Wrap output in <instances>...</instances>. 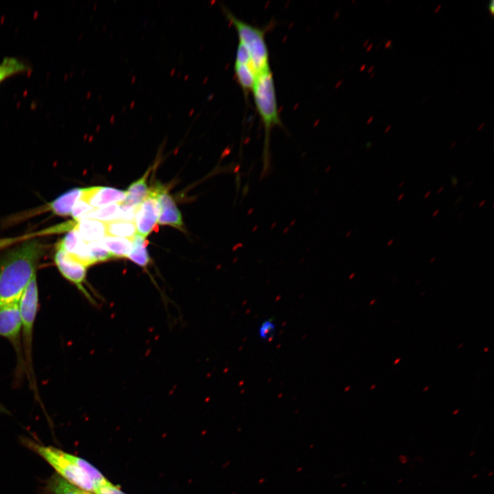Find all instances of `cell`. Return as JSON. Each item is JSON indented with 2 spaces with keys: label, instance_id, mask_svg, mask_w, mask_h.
I'll return each instance as SVG.
<instances>
[{
  "label": "cell",
  "instance_id": "11",
  "mask_svg": "<svg viewBox=\"0 0 494 494\" xmlns=\"http://www.w3.org/2000/svg\"><path fill=\"white\" fill-rule=\"evenodd\" d=\"M85 243L101 240L105 235L106 223L93 219H82L75 222L73 228Z\"/></svg>",
  "mask_w": 494,
  "mask_h": 494
},
{
  "label": "cell",
  "instance_id": "20",
  "mask_svg": "<svg viewBox=\"0 0 494 494\" xmlns=\"http://www.w3.org/2000/svg\"><path fill=\"white\" fill-rule=\"evenodd\" d=\"M69 458L93 481L95 486L106 485L110 482L93 465L85 460L68 454Z\"/></svg>",
  "mask_w": 494,
  "mask_h": 494
},
{
  "label": "cell",
  "instance_id": "32",
  "mask_svg": "<svg viewBox=\"0 0 494 494\" xmlns=\"http://www.w3.org/2000/svg\"><path fill=\"white\" fill-rule=\"evenodd\" d=\"M404 193H401L397 198V201H400L404 197Z\"/></svg>",
  "mask_w": 494,
  "mask_h": 494
},
{
  "label": "cell",
  "instance_id": "12",
  "mask_svg": "<svg viewBox=\"0 0 494 494\" xmlns=\"http://www.w3.org/2000/svg\"><path fill=\"white\" fill-rule=\"evenodd\" d=\"M82 188H73L62 193L47 204L46 208L60 216L71 215L72 209L80 199Z\"/></svg>",
  "mask_w": 494,
  "mask_h": 494
},
{
  "label": "cell",
  "instance_id": "18",
  "mask_svg": "<svg viewBox=\"0 0 494 494\" xmlns=\"http://www.w3.org/2000/svg\"><path fill=\"white\" fill-rule=\"evenodd\" d=\"M147 244L148 241L137 234L132 239V248L128 258L141 267L147 266L150 261Z\"/></svg>",
  "mask_w": 494,
  "mask_h": 494
},
{
  "label": "cell",
  "instance_id": "8",
  "mask_svg": "<svg viewBox=\"0 0 494 494\" xmlns=\"http://www.w3.org/2000/svg\"><path fill=\"white\" fill-rule=\"evenodd\" d=\"M160 205L155 187L150 189L148 197L137 206L134 216L137 234L145 238L158 223Z\"/></svg>",
  "mask_w": 494,
  "mask_h": 494
},
{
  "label": "cell",
  "instance_id": "3",
  "mask_svg": "<svg viewBox=\"0 0 494 494\" xmlns=\"http://www.w3.org/2000/svg\"><path fill=\"white\" fill-rule=\"evenodd\" d=\"M38 290L35 275L19 301L21 319V343L26 374L32 388L37 391L33 368L32 347L34 322L38 309Z\"/></svg>",
  "mask_w": 494,
  "mask_h": 494
},
{
  "label": "cell",
  "instance_id": "39",
  "mask_svg": "<svg viewBox=\"0 0 494 494\" xmlns=\"http://www.w3.org/2000/svg\"><path fill=\"white\" fill-rule=\"evenodd\" d=\"M484 123L480 124L479 125V126L478 127V130H480L484 127Z\"/></svg>",
  "mask_w": 494,
  "mask_h": 494
},
{
  "label": "cell",
  "instance_id": "37",
  "mask_svg": "<svg viewBox=\"0 0 494 494\" xmlns=\"http://www.w3.org/2000/svg\"><path fill=\"white\" fill-rule=\"evenodd\" d=\"M393 242H394V239H390V240L388 242V243H387V246H391Z\"/></svg>",
  "mask_w": 494,
  "mask_h": 494
},
{
  "label": "cell",
  "instance_id": "50",
  "mask_svg": "<svg viewBox=\"0 0 494 494\" xmlns=\"http://www.w3.org/2000/svg\"><path fill=\"white\" fill-rule=\"evenodd\" d=\"M3 80H4V79L0 78V83H1L2 81H3Z\"/></svg>",
  "mask_w": 494,
  "mask_h": 494
},
{
  "label": "cell",
  "instance_id": "2",
  "mask_svg": "<svg viewBox=\"0 0 494 494\" xmlns=\"http://www.w3.org/2000/svg\"><path fill=\"white\" fill-rule=\"evenodd\" d=\"M255 106L264 128V148L263 154V176L270 168L269 141L271 129L281 125L275 86L271 69L259 73L252 88Z\"/></svg>",
  "mask_w": 494,
  "mask_h": 494
},
{
  "label": "cell",
  "instance_id": "15",
  "mask_svg": "<svg viewBox=\"0 0 494 494\" xmlns=\"http://www.w3.org/2000/svg\"><path fill=\"white\" fill-rule=\"evenodd\" d=\"M106 233L108 235L132 240L137 229L134 222L116 220L106 222Z\"/></svg>",
  "mask_w": 494,
  "mask_h": 494
},
{
  "label": "cell",
  "instance_id": "7",
  "mask_svg": "<svg viewBox=\"0 0 494 494\" xmlns=\"http://www.w3.org/2000/svg\"><path fill=\"white\" fill-rule=\"evenodd\" d=\"M54 261L61 274L75 285L91 303L95 304L94 298L84 286L87 267L59 248H56Z\"/></svg>",
  "mask_w": 494,
  "mask_h": 494
},
{
  "label": "cell",
  "instance_id": "23",
  "mask_svg": "<svg viewBox=\"0 0 494 494\" xmlns=\"http://www.w3.org/2000/svg\"><path fill=\"white\" fill-rule=\"evenodd\" d=\"M276 324L271 319L263 320L259 325L257 335L263 341H269L276 332Z\"/></svg>",
  "mask_w": 494,
  "mask_h": 494
},
{
  "label": "cell",
  "instance_id": "30",
  "mask_svg": "<svg viewBox=\"0 0 494 494\" xmlns=\"http://www.w3.org/2000/svg\"><path fill=\"white\" fill-rule=\"evenodd\" d=\"M430 194H431V191H427V192L425 193V194L424 195L423 198H424V199L427 198L430 196Z\"/></svg>",
  "mask_w": 494,
  "mask_h": 494
},
{
  "label": "cell",
  "instance_id": "21",
  "mask_svg": "<svg viewBox=\"0 0 494 494\" xmlns=\"http://www.w3.org/2000/svg\"><path fill=\"white\" fill-rule=\"evenodd\" d=\"M29 67L14 58H5L0 64V78L4 80L15 74L27 72Z\"/></svg>",
  "mask_w": 494,
  "mask_h": 494
},
{
  "label": "cell",
  "instance_id": "40",
  "mask_svg": "<svg viewBox=\"0 0 494 494\" xmlns=\"http://www.w3.org/2000/svg\"><path fill=\"white\" fill-rule=\"evenodd\" d=\"M443 189H444V186H441V187L437 190V193H441Z\"/></svg>",
  "mask_w": 494,
  "mask_h": 494
},
{
  "label": "cell",
  "instance_id": "31",
  "mask_svg": "<svg viewBox=\"0 0 494 494\" xmlns=\"http://www.w3.org/2000/svg\"><path fill=\"white\" fill-rule=\"evenodd\" d=\"M391 43H392L391 40H388L385 44V47L388 48L389 46H390Z\"/></svg>",
  "mask_w": 494,
  "mask_h": 494
},
{
  "label": "cell",
  "instance_id": "9",
  "mask_svg": "<svg viewBox=\"0 0 494 494\" xmlns=\"http://www.w3.org/2000/svg\"><path fill=\"white\" fill-rule=\"evenodd\" d=\"M126 191L108 187L82 188L80 199L94 208H100L111 204H120L126 198Z\"/></svg>",
  "mask_w": 494,
  "mask_h": 494
},
{
  "label": "cell",
  "instance_id": "38",
  "mask_svg": "<svg viewBox=\"0 0 494 494\" xmlns=\"http://www.w3.org/2000/svg\"><path fill=\"white\" fill-rule=\"evenodd\" d=\"M373 45V43H370L369 45H368V47L366 48V51H369L370 50V49L372 48Z\"/></svg>",
  "mask_w": 494,
  "mask_h": 494
},
{
  "label": "cell",
  "instance_id": "10",
  "mask_svg": "<svg viewBox=\"0 0 494 494\" xmlns=\"http://www.w3.org/2000/svg\"><path fill=\"white\" fill-rule=\"evenodd\" d=\"M160 205L158 223L181 228L183 226L181 213L174 199L163 187H154Z\"/></svg>",
  "mask_w": 494,
  "mask_h": 494
},
{
  "label": "cell",
  "instance_id": "19",
  "mask_svg": "<svg viewBox=\"0 0 494 494\" xmlns=\"http://www.w3.org/2000/svg\"><path fill=\"white\" fill-rule=\"evenodd\" d=\"M120 213L119 204L115 203L100 208H95L86 214L82 219H93L105 223L119 220Z\"/></svg>",
  "mask_w": 494,
  "mask_h": 494
},
{
  "label": "cell",
  "instance_id": "16",
  "mask_svg": "<svg viewBox=\"0 0 494 494\" xmlns=\"http://www.w3.org/2000/svg\"><path fill=\"white\" fill-rule=\"evenodd\" d=\"M234 70L237 81L245 93L252 91L257 73L250 64L235 62Z\"/></svg>",
  "mask_w": 494,
  "mask_h": 494
},
{
  "label": "cell",
  "instance_id": "4",
  "mask_svg": "<svg viewBox=\"0 0 494 494\" xmlns=\"http://www.w3.org/2000/svg\"><path fill=\"white\" fill-rule=\"evenodd\" d=\"M223 10L226 18L235 28L239 42L248 50L251 64L257 75L270 69L269 52L265 39V30L237 17L226 8H223Z\"/></svg>",
  "mask_w": 494,
  "mask_h": 494
},
{
  "label": "cell",
  "instance_id": "25",
  "mask_svg": "<svg viewBox=\"0 0 494 494\" xmlns=\"http://www.w3.org/2000/svg\"><path fill=\"white\" fill-rule=\"evenodd\" d=\"M235 62L250 64L252 65L250 56L248 50L243 44L239 42L238 43L236 49Z\"/></svg>",
  "mask_w": 494,
  "mask_h": 494
},
{
  "label": "cell",
  "instance_id": "45",
  "mask_svg": "<svg viewBox=\"0 0 494 494\" xmlns=\"http://www.w3.org/2000/svg\"><path fill=\"white\" fill-rule=\"evenodd\" d=\"M435 259H436V257H432L431 259L430 260V263H433V261H434Z\"/></svg>",
  "mask_w": 494,
  "mask_h": 494
},
{
  "label": "cell",
  "instance_id": "47",
  "mask_svg": "<svg viewBox=\"0 0 494 494\" xmlns=\"http://www.w3.org/2000/svg\"><path fill=\"white\" fill-rule=\"evenodd\" d=\"M365 67H366V64H364L361 67V68H360L361 71L364 70L365 69Z\"/></svg>",
  "mask_w": 494,
  "mask_h": 494
},
{
  "label": "cell",
  "instance_id": "29",
  "mask_svg": "<svg viewBox=\"0 0 494 494\" xmlns=\"http://www.w3.org/2000/svg\"><path fill=\"white\" fill-rule=\"evenodd\" d=\"M373 119H374V116H373V115L370 116V117L368 119V120H367V121H366V124H370V123L373 121Z\"/></svg>",
  "mask_w": 494,
  "mask_h": 494
},
{
  "label": "cell",
  "instance_id": "5",
  "mask_svg": "<svg viewBox=\"0 0 494 494\" xmlns=\"http://www.w3.org/2000/svg\"><path fill=\"white\" fill-rule=\"evenodd\" d=\"M29 447L43 458L69 483L88 492L93 493L95 485L88 475L75 464L68 453L51 446L27 441Z\"/></svg>",
  "mask_w": 494,
  "mask_h": 494
},
{
  "label": "cell",
  "instance_id": "1",
  "mask_svg": "<svg viewBox=\"0 0 494 494\" xmlns=\"http://www.w3.org/2000/svg\"><path fill=\"white\" fill-rule=\"evenodd\" d=\"M46 246L37 239L25 241L0 259V307L19 303L32 278Z\"/></svg>",
  "mask_w": 494,
  "mask_h": 494
},
{
  "label": "cell",
  "instance_id": "33",
  "mask_svg": "<svg viewBox=\"0 0 494 494\" xmlns=\"http://www.w3.org/2000/svg\"><path fill=\"white\" fill-rule=\"evenodd\" d=\"M486 200H483L482 201H481V202L479 203L478 207H482L486 203Z\"/></svg>",
  "mask_w": 494,
  "mask_h": 494
},
{
  "label": "cell",
  "instance_id": "48",
  "mask_svg": "<svg viewBox=\"0 0 494 494\" xmlns=\"http://www.w3.org/2000/svg\"><path fill=\"white\" fill-rule=\"evenodd\" d=\"M375 73L374 72V73H373L370 75V78H373V77L375 76Z\"/></svg>",
  "mask_w": 494,
  "mask_h": 494
},
{
  "label": "cell",
  "instance_id": "17",
  "mask_svg": "<svg viewBox=\"0 0 494 494\" xmlns=\"http://www.w3.org/2000/svg\"><path fill=\"white\" fill-rule=\"evenodd\" d=\"M47 489L54 494H92L69 483L57 474L49 479Z\"/></svg>",
  "mask_w": 494,
  "mask_h": 494
},
{
  "label": "cell",
  "instance_id": "24",
  "mask_svg": "<svg viewBox=\"0 0 494 494\" xmlns=\"http://www.w3.org/2000/svg\"><path fill=\"white\" fill-rule=\"evenodd\" d=\"M95 209V208L91 207L85 201L79 199L73 206L71 215L75 222H78L81 220L86 214Z\"/></svg>",
  "mask_w": 494,
  "mask_h": 494
},
{
  "label": "cell",
  "instance_id": "6",
  "mask_svg": "<svg viewBox=\"0 0 494 494\" xmlns=\"http://www.w3.org/2000/svg\"><path fill=\"white\" fill-rule=\"evenodd\" d=\"M0 336L6 338L16 355V376L26 373L21 343V319L19 303L0 307Z\"/></svg>",
  "mask_w": 494,
  "mask_h": 494
},
{
  "label": "cell",
  "instance_id": "49",
  "mask_svg": "<svg viewBox=\"0 0 494 494\" xmlns=\"http://www.w3.org/2000/svg\"><path fill=\"white\" fill-rule=\"evenodd\" d=\"M473 183V181H471V183L468 185V187H469Z\"/></svg>",
  "mask_w": 494,
  "mask_h": 494
},
{
  "label": "cell",
  "instance_id": "22",
  "mask_svg": "<svg viewBox=\"0 0 494 494\" xmlns=\"http://www.w3.org/2000/svg\"><path fill=\"white\" fill-rule=\"evenodd\" d=\"M86 244L93 264L113 258L99 241L86 243Z\"/></svg>",
  "mask_w": 494,
  "mask_h": 494
},
{
  "label": "cell",
  "instance_id": "28",
  "mask_svg": "<svg viewBox=\"0 0 494 494\" xmlns=\"http://www.w3.org/2000/svg\"><path fill=\"white\" fill-rule=\"evenodd\" d=\"M451 183L453 187H455L458 183V178L456 176H452L451 177Z\"/></svg>",
  "mask_w": 494,
  "mask_h": 494
},
{
  "label": "cell",
  "instance_id": "26",
  "mask_svg": "<svg viewBox=\"0 0 494 494\" xmlns=\"http://www.w3.org/2000/svg\"><path fill=\"white\" fill-rule=\"evenodd\" d=\"M95 494H126L120 489L110 482L102 486H96Z\"/></svg>",
  "mask_w": 494,
  "mask_h": 494
},
{
  "label": "cell",
  "instance_id": "42",
  "mask_svg": "<svg viewBox=\"0 0 494 494\" xmlns=\"http://www.w3.org/2000/svg\"><path fill=\"white\" fill-rule=\"evenodd\" d=\"M441 8V4L438 5L437 8L435 9L434 12H437Z\"/></svg>",
  "mask_w": 494,
  "mask_h": 494
},
{
  "label": "cell",
  "instance_id": "14",
  "mask_svg": "<svg viewBox=\"0 0 494 494\" xmlns=\"http://www.w3.org/2000/svg\"><path fill=\"white\" fill-rule=\"evenodd\" d=\"M99 242L113 258L128 257L132 248V240L105 235Z\"/></svg>",
  "mask_w": 494,
  "mask_h": 494
},
{
  "label": "cell",
  "instance_id": "35",
  "mask_svg": "<svg viewBox=\"0 0 494 494\" xmlns=\"http://www.w3.org/2000/svg\"><path fill=\"white\" fill-rule=\"evenodd\" d=\"M391 126H392L391 125H388V126L386 127V128L385 129L384 132H385V133L388 132L390 130Z\"/></svg>",
  "mask_w": 494,
  "mask_h": 494
},
{
  "label": "cell",
  "instance_id": "36",
  "mask_svg": "<svg viewBox=\"0 0 494 494\" xmlns=\"http://www.w3.org/2000/svg\"><path fill=\"white\" fill-rule=\"evenodd\" d=\"M463 197H459L458 200L455 202L454 205H456L458 203H459L462 200Z\"/></svg>",
  "mask_w": 494,
  "mask_h": 494
},
{
  "label": "cell",
  "instance_id": "13",
  "mask_svg": "<svg viewBox=\"0 0 494 494\" xmlns=\"http://www.w3.org/2000/svg\"><path fill=\"white\" fill-rule=\"evenodd\" d=\"M149 171L139 179L132 183L126 191V198L120 204L137 207L148 196L150 188L148 185V177Z\"/></svg>",
  "mask_w": 494,
  "mask_h": 494
},
{
  "label": "cell",
  "instance_id": "34",
  "mask_svg": "<svg viewBox=\"0 0 494 494\" xmlns=\"http://www.w3.org/2000/svg\"><path fill=\"white\" fill-rule=\"evenodd\" d=\"M439 212H440V210H439V209L435 210V211L432 213V216H433V217L436 216V215L439 213Z\"/></svg>",
  "mask_w": 494,
  "mask_h": 494
},
{
  "label": "cell",
  "instance_id": "46",
  "mask_svg": "<svg viewBox=\"0 0 494 494\" xmlns=\"http://www.w3.org/2000/svg\"><path fill=\"white\" fill-rule=\"evenodd\" d=\"M403 184H404V181H401V183L399 185L398 187H399V188L402 187V186L403 185Z\"/></svg>",
  "mask_w": 494,
  "mask_h": 494
},
{
  "label": "cell",
  "instance_id": "44",
  "mask_svg": "<svg viewBox=\"0 0 494 494\" xmlns=\"http://www.w3.org/2000/svg\"><path fill=\"white\" fill-rule=\"evenodd\" d=\"M368 43H369V39L366 40V41L364 42L363 46H364V47L366 46Z\"/></svg>",
  "mask_w": 494,
  "mask_h": 494
},
{
  "label": "cell",
  "instance_id": "41",
  "mask_svg": "<svg viewBox=\"0 0 494 494\" xmlns=\"http://www.w3.org/2000/svg\"><path fill=\"white\" fill-rule=\"evenodd\" d=\"M373 69H374V65H371L368 69V73H370L373 70Z\"/></svg>",
  "mask_w": 494,
  "mask_h": 494
},
{
  "label": "cell",
  "instance_id": "27",
  "mask_svg": "<svg viewBox=\"0 0 494 494\" xmlns=\"http://www.w3.org/2000/svg\"><path fill=\"white\" fill-rule=\"evenodd\" d=\"M488 10L491 14L493 16L494 14V1L491 0L488 3Z\"/></svg>",
  "mask_w": 494,
  "mask_h": 494
},
{
  "label": "cell",
  "instance_id": "43",
  "mask_svg": "<svg viewBox=\"0 0 494 494\" xmlns=\"http://www.w3.org/2000/svg\"><path fill=\"white\" fill-rule=\"evenodd\" d=\"M456 141H455L452 143V144L450 146V149H452L454 148V146L456 145Z\"/></svg>",
  "mask_w": 494,
  "mask_h": 494
}]
</instances>
